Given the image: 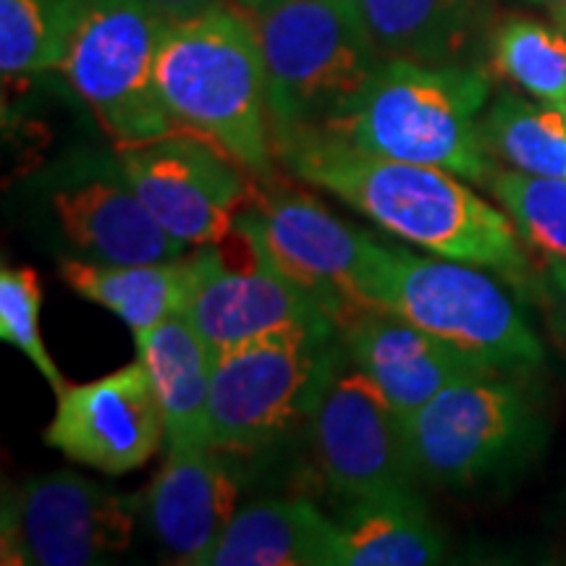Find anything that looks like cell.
Segmentation results:
<instances>
[{
  "instance_id": "cell-1",
  "label": "cell",
  "mask_w": 566,
  "mask_h": 566,
  "mask_svg": "<svg viewBox=\"0 0 566 566\" xmlns=\"http://www.w3.org/2000/svg\"><path fill=\"white\" fill-rule=\"evenodd\" d=\"M273 150L296 179L338 197L401 242L485 268L514 286L527 283V254L514 221L472 192L462 176L354 153L310 129L275 139Z\"/></svg>"
},
{
  "instance_id": "cell-27",
  "label": "cell",
  "mask_w": 566,
  "mask_h": 566,
  "mask_svg": "<svg viewBox=\"0 0 566 566\" xmlns=\"http://www.w3.org/2000/svg\"><path fill=\"white\" fill-rule=\"evenodd\" d=\"M40 313L42 286L38 271L3 265L0 271V336L6 344L17 346L42 373V378L53 386V391L61 394L66 388V380L42 338Z\"/></svg>"
},
{
  "instance_id": "cell-10",
  "label": "cell",
  "mask_w": 566,
  "mask_h": 566,
  "mask_svg": "<svg viewBox=\"0 0 566 566\" xmlns=\"http://www.w3.org/2000/svg\"><path fill=\"white\" fill-rule=\"evenodd\" d=\"M137 501L95 480L59 470L3 495L0 562L6 566H84L129 548Z\"/></svg>"
},
{
  "instance_id": "cell-19",
  "label": "cell",
  "mask_w": 566,
  "mask_h": 566,
  "mask_svg": "<svg viewBox=\"0 0 566 566\" xmlns=\"http://www.w3.org/2000/svg\"><path fill=\"white\" fill-rule=\"evenodd\" d=\"M59 273L71 292L122 317L137 336L187 313L200 281V254L139 265L63 260Z\"/></svg>"
},
{
  "instance_id": "cell-7",
  "label": "cell",
  "mask_w": 566,
  "mask_h": 566,
  "mask_svg": "<svg viewBox=\"0 0 566 566\" xmlns=\"http://www.w3.org/2000/svg\"><path fill=\"white\" fill-rule=\"evenodd\" d=\"M336 328L294 323L212 357L210 446L252 454L310 412Z\"/></svg>"
},
{
  "instance_id": "cell-11",
  "label": "cell",
  "mask_w": 566,
  "mask_h": 566,
  "mask_svg": "<svg viewBox=\"0 0 566 566\" xmlns=\"http://www.w3.org/2000/svg\"><path fill=\"white\" fill-rule=\"evenodd\" d=\"M116 158L122 179L163 229L192 250L229 239L254 189V176L237 160L184 129L116 147Z\"/></svg>"
},
{
  "instance_id": "cell-6",
  "label": "cell",
  "mask_w": 566,
  "mask_h": 566,
  "mask_svg": "<svg viewBox=\"0 0 566 566\" xmlns=\"http://www.w3.org/2000/svg\"><path fill=\"white\" fill-rule=\"evenodd\" d=\"M417 478L478 488L514 475L546 441V417L520 373L467 375L405 422Z\"/></svg>"
},
{
  "instance_id": "cell-29",
  "label": "cell",
  "mask_w": 566,
  "mask_h": 566,
  "mask_svg": "<svg viewBox=\"0 0 566 566\" xmlns=\"http://www.w3.org/2000/svg\"><path fill=\"white\" fill-rule=\"evenodd\" d=\"M548 279H551V286H554L558 296H562L564 310H566V263L564 260H548Z\"/></svg>"
},
{
  "instance_id": "cell-26",
  "label": "cell",
  "mask_w": 566,
  "mask_h": 566,
  "mask_svg": "<svg viewBox=\"0 0 566 566\" xmlns=\"http://www.w3.org/2000/svg\"><path fill=\"white\" fill-rule=\"evenodd\" d=\"M485 187L509 212L522 242L566 263V179L495 168Z\"/></svg>"
},
{
  "instance_id": "cell-9",
  "label": "cell",
  "mask_w": 566,
  "mask_h": 566,
  "mask_svg": "<svg viewBox=\"0 0 566 566\" xmlns=\"http://www.w3.org/2000/svg\"><path fill=\"white\" fill-rule=\"evenodd\" d=\"M321 475L342 501L415 493L407 428L384 391L334 342L310 407Z\"/></svg>"
},
{
  "instance_id": "cell-21",
  "label": "cell",
  "mask_w": 566,
  "mask_h": 566,
  "mask_svg": "<svg viewBox=\"0 0 566 566\" xmlns=\"http://www.w3.org/2000/svg\"><path fill=\"white\" fill-rule=\"evenodd\" d=\"M443 554V533L417 493L346 501L334 516V566H424Z\"/></svg>"
},
{
  "instance_id": "cell-23",
  "label": "cell",
  "mask_w": 566,
  "mask_h": 566,
  "mask_svg": "<svg viewBox=\"0 0 566 566\" xmlns=\"http://www.w3.org/2000/svg\"><path fill=\"white\" fill-rule=\"evenodd\" d=\"M480 134L491 158L514 171L566 179V103L501 92L485 105Z\"/></svg>"
},
{
  "instance_id": "cell-4",
  "label": "cell",
  "mask_w": 566,
  "mask_h": 566,
  "mask_svg": "<svg viewBox=\"0 0 566 566\" xmlns=\"http://www.w3.org/2000/svg\"><path fill=\"white\" fill-rule=\"evenodd\" d=\"M363 310H386L495 370L530 373L543 344L491 271L373 242L357 289Z\"/></svg>"
},
{
  "instance_id": "cell-2",
  "label": "cell",
  "mask_w": 566,
  "mask_h": 566,
  "mask_svg": "<svg viewBox=\"0 0 566 566\" xmlns=\"http://www.w3.org/2000/svg\"><path fill=\"white\" fill-rule=\"evenodd\" d=\"M488 97L491 82L480 69L386 59L346 108L310 132L373 158L488 184L499 168L480 134Z\"/></svg>"
},
{
  "instance_id": "cell-5",
  "label": "cell",
  "mask_w": 566,
  "mask_h": 566,
  "mask_svg": "<svg viewBox=\"0 0 566 566\" xmlns=\"http://www.w3.org/2000/svg\"><path fill=\"white\" fill-rule=\"evenodd\" d=\"M244 13L263 51L273 142L331 122L386 61L354 0H273Z\"/></svg>"
},
{
  "instance_id": "cell-28",
  "label": "cell",
  "mask_w": 566,
  "mask_h": 566,
  "mask_svg": "<svg viewBox=\"0 0 566 566\" xmlns=\"http://www.w3.org/2000/svg\"><path fill=\"white\" fill-rule=\"evenodd\" d=\"M142 3L158 13L166 24H171V21L192 19L210 9H218V6H226V0H142Z\"/></svg>"
},
{
  "instance_id": "cell-16",
  "label": "cell",
  "mask_w": 566,
  "mask_h": 566,
  "mask_svg": "<svg viewBox=\"0 0 566 566\" xmlns=\"http://www.w3.org/2000/svg\"><path fill=\"white\" fill-rule=\"evenodd\" d=\"M212 446H168L166 464L142 495L147 522L176 564L205 566L231 520L239 485Z\"/></svg>"
},
{
  "instance_id": "cell-22",
  "label": "cell",
  "mask_w": 566,
  "mask_h": 566,
  "mask_svg": "<svg viewBox=\"0 0 566 566\" xmlns=\"http://www.w3.org/2000/svg\"><path fill=\"white\" fill-rule=\"evenodd\" d=\"M384 59L454 63L472 38L478 0H354Z\"/></svg>"
},
{
  "instance_id": "cell-8",
  "label": "cell",
  "mask_w": 566,
  "mask_h": 566,
  "mask_svg": "<svg viewBox=\"0 0 566 566\" xmlns=\"http://www.w3.org/2000/svg\"><path fill=\"white\" fill-rule=\"evenodd\" d=\"M166 21L142 0H90L61 74L116 147L176 129L158 87V48Z\"/></svg>"
},
{
  "instance_id": "cell-31",
  "label": "cell",
  "mask_w": 566,
  "mask_h": 566,
  "mask_svg": "<svg viewBox=\"0 0 566 566\" xmlns=\"http://www.w3.org/2000/svg\"><path fill=\"white\" fill-rule=\"evenodd\" d=\"M530 3L543 6V9L554 11V9H566V0H530Z\"/></svg>"
},
{
  "instance_id": "cell-20",
  "label": "cell",
  "mask_w": 566,
  "mask_h": 566,
  "mask_svg": "<svg viewBox=\"0 0 566 566\" xmlns=\"http://www.w3.org/2000/svg\"><path fill=\"white\" fill-rule=\"evenodd\" d=\"M205 566H334V516L307 499H271L231 520Z\"/></svg>"
},
{
  "instance_id": "cell-24",
  "label": "cell",
  "mask_w": 566,
  "mask_h": 566,
  "mask_svg": "<svg viewBox=\"0 0 566 566\" xmlns=\"http://www.w3.org/2000/svg\"><path fill=\"white\" fill-rule=\"evenodd\" d=\"M90 0H0L3 80L61 71Z\"/></svg>"
},
{
  "instance_id": "cell-18",
  "label": "cell",
  "mask_w": 566,
  "mask_h": 566,
  "mask_svg": "<svg viewBox=\"0 0 566 566\" xmlns=\"http://www.w3.org/2000/svg\"><path fill=\"white\" fill-rule=\"evenodd\" d=\"M137 357L158 394L168 446H210L212 352L187 321L176 315L134 336Z\"/></svg>"
},
{
  "instance_id": "cell-30",
  "label": "cell",
  "mask_w": 566,
  "mask_h": 566,
  "mask_svg": "<svg viewBox=\"0 0 566 566\" xmlns=\"http://www.w3.org/2000/svg\"><path fill=\"white\" fill-rule=\"evenodd\" d=\"M265 3H273V0H237V6L242 11H254V9H260V6H265Z\"/></svg>"
},
{
  "instance_id": "cell-15",
  "label": "cell",
  "mask_w": 566,
  "mask_h": 566,
  "mask_svg": "<svg viewBox=\"0 0 566 566\" xmlns=\"http://www.w3.org/2000/svg\"><path fill=\"white\" fill-rule=\"evenodd\" d=\"M338 342L405 422L457 380L495 370L386 310L354 313L338 328Z\"/></svg>"
},
{
  "instance_id": "cell-13",
  "label": "cell",
  "mask_w": 566,
  "mask_h": 566,
  "mask_svg": "<svg viewBox=\"0 0 566 566\" xmlns=\"http://www.w3.org/2000/svg\"><path fill=\"white\" fill-rule=\"evenodd\" d=\"M200 281L187 321L210 346L212 357L283 325L336 328L300 283L271 263L244 226L221 244L200 247Z\"/></svg>"
},
{
  "instance_id": "cell-12",
  "label": "cell",
  "mask_w": 566,
  "mask_h": 566,
  "mask_svg": "<svg viewBox=\"0 0 566 566\" xmlns=\"http://www.w3.org/2000/svg\"><path fill=\"white\" fill-rule=\"evenodd\" d=\"M239 226L258 239L279 271L313 296L336 331L363 310L357 289L375 239L346 226L315 197L281 184H254Z\"/></svg>"
},
{
  "instance_id": "cell-25",
  "label": "cell",
  "mask_w": 566,
  "mask_h": 566,
  "mask_svg": "<svg viewBox=\"0 0 566 566\" xmlns=\"http://www.w3.org/2000/svg\"><path fill=\"white\" fill-rule=\"evenodd\" d=\"M493 69L535 101L566 103V32L556 21L509 17L493 32Z\"/></svg>"
},
{
  "instance_id": "cell-17",
  "label": "cell",
  "mask_w": 566,
  "mask_h": 566,
  "mask_svg": "<svg viewBox=\"0 0 566 566\" xmlns=\"http://www.w3.org/2000/svg\"><path fill=\"white\" fill-rule=\"evenodd\" d=\"M53 208L69 242L95 263H168L192 250L163 229L124 179L71 184L53 195Z\"/></svg>"
},
{
  "instance_id": "cell-3",
  "label": "cell",
  "mask_w": 566,
  "mask_h": 566,
  "mask_svg": "<svg viewBox=\"0 0 566 566\" xmlns=\"http://www.w3.org/2000/svg\"><path fill=\"white\" fill-rule=\"evenodd\" d=\"M158 87L176 129L212 142L254 179L271 176L275 150L263 51L239 6L166 24Z\"/></svg>"
},
{
  "instance_id": "cell-32",
  "label": "cell",
  "mask_w": 566,
  "mask_h": 566,
  "mask_svg": "<svg viewBox=\"0 0 566 566\" xmlns=\"http://www.w3.org/2000/svg\"><path fill=\"white\" fill-rule=\"evenodd\" d=\"M551 19H554L556 24L566 32V9H554V11H551Z\"/></svg>"
},
{
  "instance_id": "cell-14",
  "label": "cell",
  "mask_w": 566,
  "mask_h": 566,
  "mask_svg": "<svg viewBox=\"0 0 566 566\" xmlns=\"http://www.w3.org/2000/svg\"><path fill=\"white\" fill-rule=\"evenodd\" d=\"M166 420L142 359L90 384L66 386L45 443L103 475H129L163 449Z\"/></svg>"
}]
</instances>
